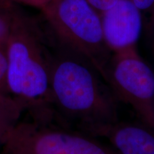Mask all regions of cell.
Segmentation results:
<instances>
[{
    "instance_id": "1",
    "label": "cell",
    "mask_w": 154,
    "mask_h": 154,
    "mask_svg": "<svg viewBox=\"0 0 154 154\" xmlns=\"http://www.w3.org/2000/svg\"><path fill=\"white\" fill-rule=\"evenodd\" d=\"M64 52L51 58L49 91L55 115L86 132L119 120V100L91 63L63 46Z\"/></svg>"
},
{
    "instance_id": "2",
    "label": "cell",
    "mask_w": 154,
    "mask_h": 154,
    "mask_svg": "<svg viewBox=\"0 0 154 154\" xmlns=\"http://www.w3.org/2000/svg\"><path fill=\"white\" fill-rule=\"evenodd\" d=\"M37 28L18 16L7 41V83L11 97L34 122L51 124L55 117L49 91L51 56Z\"/></svg>"
},
{
    "instance_id": "3",
    "label": "cell",
    "mask_w": 154,
    "mask_h": 154,
    "mask_svg": "<svg viewBox=\"0 0 154 154\" xmlns=\"http://www.w3.org/2000/svg\"><path fill=\"white\" fill-rule=\"evenodd\" d=\"M41 11L61 44L87 59L106 81L112 53L100 15L87 0H50Z\"/></svg>"
},
{
    "instance_id": "4",
    "label": "cell",
    "mask_w": 154,
    "mask_h": 154,
    "mask_svg": "<svg viewBox=\"0 0 154 154\" xmlns=\"http://www.w3.org/2000/svg\"><path fill=\"white\" fill-rule=\"evenodd\" d=\"M96 138L51 124L17 122L4 138L1 154H119Z\"/></svg>"
},
{
    "instance_id": "5",
    "label": "cell",
    "mask_w": 154,
    "mask_h": 154,
    "mask_svg": "<svg viewBox=\"0 0 154 154\" xmlns=\"http://www.w3.org/2000/svg\"><path fill=\"white\" fill-rule=\"evenodd\" d=\"M106 82L119 101L129 105L142 122L154 128V72L137 47L112 54Z\"/></svg>"
},
{
    "instance_id": "6",
    "label": "cell",
    "mask_w": 154,
    "mask_h": 154,
    "mask_svg": "<svg viewBox=\"0 0 154 154\" xmlns=\"http://www.w3.org/2000/svg\"><path fill=\"white\" fill-rule=\"evenodd\" d=\"M99 15L103 38L111 53L137 47L143 21L131 0H118Z\"/></svg>"
},
{
    "instance_id": "7",
    "label": "cell",
    "mask_w": 154,
    "mask_h": 154,
    "mask_svg": "<svg viewBox=\"0 0 154 154\" xmlns=\"http://www.w3.org/2000/svg\"><path fill=\"white\" fill-rule=\"evenodd\" d=\"M109 140L119 154H154V128L144 123L119 120L85 132Z\"/></svg>"
},
{
    "instance_id": "8",
    "label": "cell",
    "mask_w": 154,
    "mask_h": 154,
    "mask_svg": "<svg viewBox=\"0 0 154 154\" xmlns=\"http://www.w3.org/2000/svg\"><path fill=\"white\" fill-rule=\"evenodd\" d=\"M140 11L153 53L154 54V0H131Z\"/></svg>"
},
{
    "instance_id": "9",
    "label": "cell",
    "mask_w": 154,
    "mask_h": 154,
    "mask_svg": "<svg viewBox=\"0 0 154 154\" xmlns=\"http://www.w3.org/2000/svg\"><path fill=\"white\" fill-rule=\"evenodd\" d=\"M23 109L17 103L4 105L0 108V146L9 128L16 124Z\"/></svg>"
},
{
    "instance_id": "10",
    "label": "cell",
    "mask_w": 154,
    "mask_h": 154,
    "mask_svg": "<svg viewBox=\"0 0 154 154\" xmlns=\"http://www.w3.org/2000/svg\"><path fill=\"white\" fill-rule=\"evenodd\" d=\"M6 46L0 44V103L8 104L16 101L12 99L9 91L7 83L8 59Z\"/></svg>"
},
{
    "instance_id": "11",
    "label": "cell",
    "mask_w": 154,
    "mask_h": 154,
    "mask_svg": "<svg viewBox=\"0 0 154 154\" xmlns=\"http://www.w3.org/2000/svg\"><path fill=\"white\" fill-rule=\"evenodd\" d=\"M7 7V6H6ZM0 7V44L7 45L14 23L19 15L6 12Z\"/></svg>"
},
{
    "instance_id": "12",
    "label": "cell",
    "mask_w": 154,
    "mask_h": 154,
    "mask_svg": "<svg viewBox=\"0 0 154 154\" xmlns=\"http://www.w3.org/2000/svg\"><path fill=\"white\" fill-rule=\"evenodd\" d=\"M87 1L100 14L113 7L118 0H87Z\"/></svg>"
},
{
    "instance_id": "13",
    "label": "cell",
    "mask_w": 154,
    "mask_h": 154,
    "mask_svg": "<svg viewBox=\"0 0 154 154\" xmlns=\"http://www.w3.org/2000/svg\"><path fill=\"white\" fill-rule=\"evenodd\" d=\"M15 1L42 10L49 3L50 0H15Z\"/></svg>"
},
{
    "instance_id": "14",
    "label": "cell",
    "mask_w": 154,
    "mask_h": 154,
    "mask_svg": "<svg viewBox=\"0 0 154 154\" xmlns=\"http://www.w3.org/2000/svg\"><path fill=\"white\" fill-rule=\"evenodd\" d=\"M14 103H17V102H14ZM8 104H10V103H8ZM4 105H7V104H4V103H0V108H1L2 106H3Z\"/></svg>"
}]
</instances>
